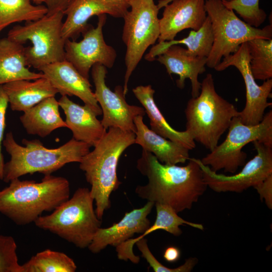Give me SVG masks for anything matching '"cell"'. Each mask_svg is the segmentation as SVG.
<instances>
[{"mask_svg": "<svg viewBox=\"0 0 272 272\" xmlns=\"http://www.w3.org/2000/svg\"><path fill=\"white\" fill-rule=\"evenodd\" d=\"M164 7L159 19V42L174 40L186 29L198 30L206 20L205 0H172Z\"/></svg>", "mask_w": 272, "mask_h": 272, "instance_id": "ac0fdd59", "label": "cell"}, {"mask_svg": "<svg viewBox=\"0 0 272 272\" xmlns=\"http://www.w3.org/2000/svg\"><path fill=\"white\" fill-rule=\"evenodd\" d=\"M136 130L135 143L153 154L162 164H184L189 159V151L184 146L157 134L145 124L143 116L134 119Z\"/></svg>", "mask_w": 272, "mask_h": 272, "instance_id": "44dd1931", "label": "cell"}, {"mask_svg": "<svg viewBox=\"0 0 272 272\" xmlns=\"http://www.w3.org/2000/svg\"><path fill=\"white\" fill-rule=\"evenodd\" d=\"M22 272H74L77 265L66 254L45 249L22 265Z\"/></svg>", "mask_w": 272, "mask_h": 272, "instance_id": "f1b7e54d", "label": "cell"}, {"mask_svg": "<svg viewBox=\"0 0 272 272\" xmlns=\"http://www.w3.org/2000/svg\"><path fill=\"white\" fill-rule=\"evenodd\" d=\"M9 104L7 96L2 85H0V180H3L5 162L2 152V144L6 127V114Z\"/></svg>", "mask_w": 272, "mask_h": 272, "instance_id": "836d02e7", "label": "cell"}, {"mask_svg": "<svg viewBox=\"0 0 272 272\" xmlns=\"http://www.w3.org/2000/svg\"><path fill=\"white\" fill-rule=\"evenodd\" d=\"M259 0H233L223 2L236 13L249 25L258 28L263 23L266 14L259 6Z\"/></svg>", "mask_w": 272, "mask_h": 272, "instance_id": "4dcf8cb0", "label": "cell"}, {"mask_svg": "<svg viewBox=\"0 0 272 272\" xmlns=\"http://www.w3.org/2000/svg\"><path fill=\"white\" fill-rule=\"evenodd\" d=\"M205 10L210 18L214 37L206 65L214 69L222 59L235 52L250 40L272 38L271 24L262 29L252 27L239 19L221 0H205Z\"/></svg>", "mask_w": 272, "mask_h": 272, "instance_id": "ba28073f", "label": "cell"}, {"mask_svg": "<svg viewBox=\"0 0 272 272\" xmlns=\"http://www.w3.org/2000/svg\"><path fill=\"white\" fill-rule=\"evenodd\" d=\"M180 256L179 249L174 246L168 247L164 251L163 257L169 262H174L178 260Z\"/></svg>", "mask_w": 272, "mask_h": 272, "instance_id": "8d00e7d4", "label": "cell"}, {"mask_svg": "<svg viewBox=\"0 0 272 272\" xmlns=\"http://www.w3.org/2000/svg\"><path fill=\"white\" fill-rule=\"evenodd\" d=\"M129 8L123 0H72L63 12L66 17L62 24V37L65 41L82 34L90 27L88 21L94 16L109 14L123 18Z\"/></svg>", "mask_w": 272, "mask_h": 272, "instance_id": "9a60e30c", "label": "cell"}, {"mask_svg": "<svg viewBox=\"0 0 272 272\" xmlns=\"http://www.w3.org/2000/svg\"><path fill=\"white\" fill-rule=\"evenodd\" d=\"M256 155L246 162L242 170L233 175H227L213 171L196 159L203 173L208 187L217 192L241 193L254 187L272 174V147L255 141L252 142Z\"/></svg>", "mask_w": 272, "mask_h": 272, "instance_id": "8fae6325", "label": "cell"}, {"mask_svg": "<svg viewBox=\"0 0 272 272\" xmlns=\"http://www.w3.org/2000/svg\"><path fill=\"white\" fill-rule=\"evenodd\" d=\"M23 44L8 37L0 39V85L20 80H34L44 77L28 66Z\"/></svg>", "mask_w": 272, "mask_h": 272, "instance_id": "d4e9b609", "label": "cell"}, {"mask_svg": "<svg viewBox=\"0 0 272 272\" xmlns=\"http://www.w3.org/2000/svg\"><path fill=\"white\" fill-rule=\"evenodd\" d=\"M17 244L11 236L0 235V272H22L17 254Z\"/></svg>", "mask_w": 272, "mask_h": 272, "instance_id": "d6a6232c", "label": "cell"}, {"mask_svg": "<svg viewBox=\"0 0 272 272\" xmlns=\"http://www.w3.org/2000/svg\"><path fill=\"white\" fill-rule=\"evenodd\" d=\"M12 110L23 111L44 99L55 97L57 90L44 77L31 81L20 80L2 85Z\"/></svg>", "mask_w": 272, "mask_h": 272, "instance_id": "603a6c76", "label": "cell"}, {"mask_svg": "<svg viewBox=\"0 0 272 272\" xmlns=\"http://www.w3.org/2000/svg\"><path fill=\"white\" fill-rule=\"evenodd\" d=\"M183 166L160 162L143 150L137 168L148 179L138 185L135 192L141 198L172 208L177 213L191 209L207 190L202 171L194 158Z\"/></svg>", "mask_w": 272, "mask_h": 272, "instance_id": "6da1fadb", "label": "cell"}, {"mask_svg": "<svg viewBox=\"0 0 272 272\" xmlns=\"http://www.w3.org/2000/svg\"><path fill=\"white\" fill-rule=\"evenodd\" d=\"M32 2L40 4L44 0H0V33L12 24L35 21L47 13L45 6Z\"/></svg>", "mask_w": 272, "mask_h": 272, "instance_id": "83f0119b", "label": "cell"}, {"mask_svg": "<svg viewBox=\"0 0 272 272\" xmlns=\"http://www.w3.org/2000/svg\"><path fill=\"white\" fill-rule=\"evenodd\" d=\"M250 67L255 80L272 78V39L256 38L247 41Z\"/></svg>", "mask_w": 272, "mask_h": 272, "instance_id": "f546056e", "label": "cell"}, {"mask_svg": "<svg viewBox=\"0 0 272 272\" xmlns=\"http://www.w3.org/2000/svg\"><path fill=\"white\" fill-rule=\"evenodd\" d=\"M225 140L203 157L201 162L217 172L234 174L246 163L247 154L242 149L248 144L257 141L272 147V111L265 114L255 125L241 122L238 116L232 119Z\"/></svg>", "mask_w": 272, "mask_h": 272, "instance_id": "9c48e42d", "label": "cell"}, {"mask_svg": "<svg viewBox=\"0 0 272 272\" xmlns=\"http://www.w3.org/2000/svg\"><path fill=\"white\" fill-rule=\"evenodd\" d=\"M63 12L47 13L42 18L13 27L7 37L21 44L29 41L25 48L28 66L38 70L65 59V41L62 36Z\"/></svg>", "mask_w": 272, "mask_h": 272, "instance_id": "52a82bcc", "label": "cell"}, {"mask_svg": "<svg viewBox=\"0 0 272 272\" xmlns=\"http://www.w3.org/2000/svg\"><path fill=\"white\" fill-rule=\"evenodd\" d=\"M157 60L165 65L170 75L179 76L177 86L183 89L186 79L190 80L192 97H196L200 92L201 83L199 75L206 71L207 57L189 55L185 49L178 45H172L157 56Z\"/></svg>", "mask_w": 272, "mask_h": 272, "instance_id": "d6986e66", "label": "cell"}, {"mask_svg": "<svg viewBox=\"0 0 272 272\" xmlns=\"http://www.w3.org/2000/svg\"><path fill=\"white\" fill-rule=\"evenodd\" d=\"M72 0H44L45 6L48 10L47 13L51 14L57 12H63Z\"/></svg>", "mask_w": 272, "mask_h": 272, "instance_id": "d590c367", "label": "cell"}, {"mask_svg": "<svg viewBox=\"0 0 272 272\" xmlns=\"http://www.w3.org/2000/svg\"><path fill=\"white\" fill-rule=\"evenodd\" d=\"M125 2H126L127 3H128V4H129L133 0H123Z\"/></svg>", "mask_w": 272, "mask_h": 272, "instance_id": "f35d334b", "label": "cell"}, {"mask_svg": "<svg viewBox=\"0 0 272 272\" xmlns=\"http://www.w3.org/2000/svg\"><path fill=\"white\" fill-rule=\"evenodd\" d=\"M254 189L259 195L261 201H264L267 208L272 209V174L267 177Z\"/></svg>", "mask_w": 272, "mask_h": 272, "instance_id": "e575fe53", "label": "cell"}, {"mask_svg": "<svg viewBox=\"0 0 272 272\" xmlns=\"http://www.w3.org/2000/svg\"><path fill=\"white\" fill-rule=\"evenodd\" d=\"M18 144L12 132L7 133L3 144L10 155V160L5 164L4 182L19 178L27 174L40 173L51 174L67 163L79 162L90 152L89 145L72 138L59 147L49 149L37 139H23Z\"/></svg>", "mask_w": 272, "mask_h": 272, "instance_id": "277c9868", "label": "cell"}, {"mask_svg": "<svg viewBox=\"0 0 272 272\" xmlns=\"http://www.w3.org/2000/svg\"><path fill=\"white\" fill-rule=\"evenodd\" d=\"M135 244L144 258L155 272H190L197 264L198 260L195 257L187 258L183 264L175 268H169L160 263L151 252L147 239L143 238Z\"/></svg>", "mask_w": 272, "mask_h": 272, "instance_id": "1f68e13d", "label": "cell"}, {"mask_svg": "<svg viewBox=\"0 0 272 272\" xmlns=\"http://www.w3.org/2000/svg\"><path fill=\"white\" fill-rule=\"evenodd\" d=\"M184 112L185 130L210 151L218 145L233 118L239 114L234 105L216 92L211 74L201 83L199 95L188 101Z\"/></svg>", "mask_w": 272, "mask_h": 272, "instance_id": "5b68a950", "label": "cell"}, {"mask_svg": "<svg viewBox=\"0 0 272 272\" xmlns=\"http://www.w3.org/2000/svg\"><path fill=\"white\" fill-rule=\"evenodd\" d=\"M55 97L44 99L24 112L20 121L27 132L44 138L53 130L67 126L61 118Z\"/></svg>", "mask_w": 272, "mask_h": 272, "instance_id": "484cf974", "label": "cell"}, {"mask_svg": "<svg viewBox=\"0 0 272 272\" xmlns=\"http://www.w3.org/2000/svg\"><path fill=\"white\" fill-rule=\"evenodd\" d=\"M135 137L133 132L110 127L79 163L91 185L95 212L100 220L111 207V194L121 184L117 175L118 161L123 152L135 143Z\"/></svg>", "mask_w": 272, "mask_h": 272, "instance_id": "3957f363", "label": "cell"}, {"mask_svg": "<svg viewBox=\"0 0 272 272\" xmlns=\"http://www.w3.org/2000/svg\"><path fill=\"white\" fill-rule=\"evenodd\" d=\"M154 206V202L148 201L143 207L126 213L121 220L111 226L100 227L88 247L89 250L96 254L107 246H118L135 234H143L151 226L148 216Z\"/></svg>", "mask_w": 272, "mask_h": 272, "instance_id": "e0dca14e", "label": "cell"}, {"mask_svg": "<svg viewBox=\"0 0 272 272\" xmlns=\"http://www.w3.org/2000/svg\"><path fill=\"white\" fill-rule=\"evenodd\" d=\"M156 210V220L152 226H150L141 235L136 238H130L116 247L117 257L120 260H130L133 263L140 261L139 256L133 252L134 244L140 239L144 238L155 231L162 230L175 236L182 233L180 226L186 225L192 228L203 230L204 227L201 224L185 220L178 215V213L172 208L160 203H155Z\"/></svg>", "mask_w": 272, "mask_h": 272, "instance_id": "7402d4cb", "label": "cell"}, {"mask_svg": "<svg viewBox=\"0 0 272 272\" xmlns=\"http://www.w3.org/2000/svg\"><path fill=\"white\" fill-rule=\"evenodd\" d=\"M172 0H162L160 1V4L162 7H164L166 5L170 2ZM223 2H229L233 0H221Z\"/></svg>", "mask_w": 272, "mask_h": 272, "instance_id": "74e56055", "label": "cell"}, {"mask_svg": "<svg viewBox=\"0 0 272 272\" xmlns=\"http://www.w3.org/2000/svg\"><path fill=\"white\" fill-rule=\"evenodd\" d=\"M130 10L124 16L122 40L126 46V72L123 94L128 92V83L132 72L147 49L154 44L160 35L158 12L160 8L154 0H133Z\"/></svg>", "mask_w": 272, "mask_h": 272, "instance_id": "30bf717a", "label": "cell"}, {"mask_svg": "<svg viewBox=\"0 0 272 272\" xmlns=\"http://www.w3.org/2000/svg\"><path fill=\"white\" fill-rule=\"evenodd\" d=\"M40 71L61 96H75L97 116L102 114L89 79L84 77L65 59L45 65Z\"/></svg>", "mask_w": 272, "mask_h": 272, "instance_id": "2e32d148", "label": "cell"}, {"mask_svg": "<svg viewBox=\"0 0 272 272\" xmlns=\"http://www.w3.org/2000/svg\"><path fill=\"white\" fill-rule=\"evenodd\" d=\"M106 20V14L98 16L97 26L87 28L82 33L83 38L81 41L67 39L65 41V59L87 79L94 64L99 63L111 68L116 59V51L104 39L102 30Z\"/></svg>", "mask_w": 272, "mask_h": 272, "instance_id": "5bb4252c", "label": "cell"}, {"mask_svg": "<svg viewBox=\"0 0 272 272\" xmlns=\"http://www.w3.org/2000/svg\"><path fill=\"white\" fill-rule=\"evenodd\" d=\"M107 71L102 64L97 63L92 67V77L95 85L96 99L103 114L101 120L106 129L110 127L135 133L134 118L146 114L144 108L127 103L123 87L117 86L114 91L106 85L105 78Z\"/></svg>", "mask_w": 272, "mask_h": 272, "instance_id": "4fadbf2b", "label": "cell"}, {"mask_svg": "<svg viewBox=\"0 0 272 272\" xmlns=\"http://www.w3.org/2000/svg\"><path fill=\"white\" fill-rule=\"evenodd\" d=\"M58 101L65 114L67 128L72 131L73 138L94 147L107 131L96 114L87 106L74 102L67 96H61Z\"/></svg>", "mask_w": 272, "mask_h": 272, "instance_id": "ffe728a7", "label": "cell"}, {"mask_svg": "<svg viewBox=\"0 0 272 272\" xmlns=\"http://www.w3.org/2000/svg\"><path fill=\"white\" fill-rule=\"evenodd\" d=\"M250 55L247 42L241 44L234 53L223 58L214 69L223 71L229 66L235 67L241 74L246 88V102L239 111L238 117L242 123L255 125L262 119L266 109L271 106L267 101L271 95L272 79L264 81L261 85L255 82L250 67Z\"/></svg>", "mask_w": 272, "mask_h": 272, "instance_id": "7c38bea8", "label": "cell"}, {"mask_svg": "<svg viewBox=\"0 0 272 272\" xmlns=\"http://www.w3.org/2000/svg\"><path fill=\"white\" fill-rule=\"evenodd\" d=\"M213 41L211 21L207 15L205 21L198 30L191 31L186 37L180 40L159 42L152 47L145 58L152 61L169 47L181 44L187 46L186 51L189 55L208 57L211 51Z\"/></svg>", "mask_w": 272, "mask_h": 272, "instance_id": "4316f807", "label": "cell"}, {"mask_svg": "<svg viewBox=\"0 0 272 272\" xmlns=\"http://www.w3.org/2000/svg\"><path fill=\"white\" fill-rule=\"evenodd\" d=\"M132 92L142 104L150 119L151 129L163 137L178 143L189 150L195 147V142L186 131H178L170 126L156 104L155 90L151 85L139 86Z\"/></svg>", "mask_w": 272, "mask_h": 272, "instance_id": "cb8c5ba5", "label": "cell"}, {"mask_svg": "<svg viewBox=\"0 0 272 272\" xmlns=\"http://www.w3.org/2000/svg\"><path fill=\"white\" fill-rule=\"evenodd\" d=\"M0 229H1V226H0Z\"/></svg>", "mask_w": 272, "mask_h": 272, "instance_id": "ab89813d", "label": "cell"}, {"mask_svg": "<svg viewBox=\"0 0 272 272\" xmlns=\"http://www.w3.org/2000/svg\"><path fill=\"white\" fill-rule=\"evenodd\" d=\"M70 194V183L63 177L46 175L39 182L16 178L0 190V213L24 226L34 222L44 212H52Z\"/></svg>", "mask_w": 272, "mask_h": 272, "instance_id": "7a4b0ae2", "label": "cell"}, {"mask_svg": "<svg viewBox=\"0 0 272 272\" xmlns=\"http://www.w3.org/2000/svg\"><path fill=\"white\" fill-rule=\"evenodd\" d=\"M94 202L89 188H79L71 198L50 214L40 216L34 223L39 228L56 235L78 248H88L102 224L96 214Z\"/></svg>", "mask_w": 272, "mask_h": 272, "instance_id": "8992f818", "label": "cell"}]
</instances>
